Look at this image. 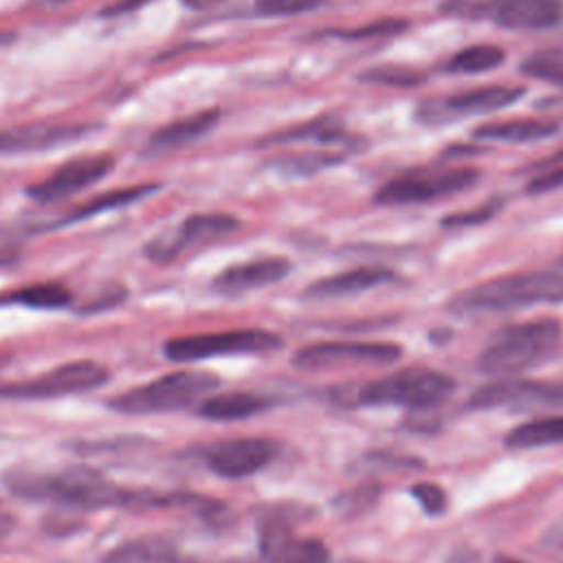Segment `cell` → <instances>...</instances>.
<instances>
[{
  "label": "cell",
  "mask_w": 563,
  "mask_h": 563,
  "mask_svg": "<svg viewBox=\"0 0 563 563\" xmlns=\"http://www.w3.org/2000/svg\"><path fill=\"white\" fill-rule=\"evenodd\" d=\"M4 486L33 501H57L77 508H108V506H169L176 495L136 493L108 482L101 473L88 466L35 468L13 466L2 475Z\"/></svg>",
  "instance_id": "cell-1"
},
{
  "label": "cell",
  "mask_w": 563,
  "mask_h": 563,
  "mask_svg": "<svg viewBox=\"0 0 563 563\" xmlns=\"http://www.w3.org/2000/svg\"><path fill=\"white\" fill-rule=\"evenodd\" d=\"M561 343L556 319H534L512 323L495 332L477 358L482 374L506 378L550 358Z\"/></svg>",
  "instance_id": "cell-2"
},
{
  "label": "cell",
  "mask_w": 563,
  "mask_h": 563,
  "mask_svg": "<svg viewBox=\"0 0 563 563\" xmlns=\"http://www.w3.org/2000/svg\"><path fill=\"white\" fill-rule=\"evenodd\" d=\"M537 303H563V273L532 271L495 277L460 292L451 308L457 312H506Z\"/></svg>",
  "instance_id": "cell-3"
},
{
  "label": "cell",
  "mask_w": 563,
  "mask_h": 563,
  "mask_svg": "<svg viewBox=\"0 0 563 563\" xmlns=\"http://www.w3.org/2000/svg\"><path fill=\"white\" fill-rule=\"evenodd\" d=\"M453 389L455 380L451 376L427 367H409L361 385L352 400L363 407L394 405L424 411L444 402Z\"/></svg>",
  "instance_id": "cell-4"
},
{
  "label": "cell",
  "mask_w": 563,
  "mask_h": 563,
  "mask_svg": "<svg viewBox=\"0 0 563 563\" xmlns=\"http://www.w3.org/2000/svg\"><path fill=\"white\" fill-rule=\"evenodd\" d=\"M218 387V378L209 372H172L108 400L110 409L121 413H165L180 411Z\"/></svg>",
  "instance_id": "cell-5"
},
{
  "label": "cell",
  "mask_w": 563,
  "mask_h": 563,
  "mask_svg": "<svg viewBox=\"0 0 563 563\" xmlns=\"http://www.w3.org/2000/svg\"><path fill=\"white\" fill-rule=\"evenodd\" d=\"M277 347H282V339L275 332L262 328H242L176 336L163 345V352L172 361H200L229 354H260Z\"/></svg>",
  "instance_id": "cell-6"
},
{
  "label": "cell",
  "mask_w": 563,
  "mask_h": 563,
  "mask_svg": "<svg viewBox=\"0 0 563 563\" xmlns=\"http://www.w3.org/2000/svg\"><path fill=\"white\" fill-rule=\"evenodd\" d=\"M479 178L473 167H442V169H416L387 180L376 191L378 205H418L446 198L468 189Z\"/></svg>",
  "instance_id": "cell-7"
},
{
  "label": "cell",
  "mask_w": 563,
  "mask_h": 563,
  "mask_svg": "<svg viewBox=\"0 0 563 563\" xmlns=\"http://www.w3.org/2000/svg\"><path fill=\"white\" fill-rule=\"evenodd\" d=\"M563 407V385L528 378H499L475 389L468 400V411H539Z\"/></svg>",
  "instance_id": "cell-8"
},
{
  "label": "cell",
  "mask_w": 563,
  "mask_h": 563,
  "mask_svg": "<svg viewBox=\"0 0 563 563\" xmlns=\"http://www.w3.org/2000/svg\"><path fill=\"white\" fill-rule=\"evenodd\" d=\"M110 378V372L97 361H70L59 367H53L46 374H40L31 380L0 385L2 398H57L79 391H90L103 385Z\"/></svg>",
  "instance_id": "cell-9"
},
{
  "label": "cell",
  "mask_w": 563,
  "mask_h": 563,
  "mask_svg": "<svg viewBox=\"0 0 563 563\" xmlns=\"http://www.w3.org/2000/svg\"><path fill=\"white\" fill-rule=\"evenodd\" d=\"M457 15L486 18L504 29H548L561 20L559 0H486V2H466L455 0L449 7Z\"/></svg>",
  "instance_id": "cell-10"
},
{
  "label": "cell",
  "mask_w": 563,
  "mask_h": 563,
  "mask_svg": "<svg viewBox=\"0 0 563 563\" xmlns=\"http://www.w3.org/2000/svg\"><path fill=\"white\" fill-rule=\"evenodd\" d=\"M402 356V347L387 341H321L301 347L292 363L303 369L336 365H389Z\"/></svg>",
  "instance_id": "cell-11"
},
{
  "label": "cell",
  "mask_w": 563,
  "mask_h": 563,
  "mask_svg": "<svg viewBox=\"0 0 563 563\" xmlns=\"http://www.w3.org/2000/svg\"><path fill=\"white\" fill-rule=\"evenodd\" d=\"M240 227V220L229 213H194L187 216L178 227L154 238L145 253L154 262H172L180 253L207 244L211 240H220L233 233Z\"/></svg>",
  "instance_id": "cell-12"
},
{
  "label": "cell",
  "mask_w": 563,
  "mask_h": 563,
  "mask_svg": "<svg viewBox=\"0 0 563 563\" xmlns=\"http://www.w3.org/2000/svg\"><path fill=\"white\" fill-rule=\"evenodd\" d=\"M112 169V158L108 154H90L66 161L53 174L29 187V196L37 202L64 200L88 185L101 180Z\"/></svg>",
  "instance_id": "cell-13"
},
{
  "label": "cell",
  "mask_w": 563,
  "mask_h": 563,
  "mask_svg": "<svg viewBox=\"0 0 563 563\" xmlns=\"http://www.w3.org/2000/svg\"><path fill=\"white\" fill-rule=\"evenodd\" d=\"M523 95V88L519 86H484L473 88L460 95H451L446 99H431L424 106H420L422 121H444L453 117H471V114H486L501 110L510 103H515Z\"/></svg>",
  "instance_id": "cell-14"
},
{
  "label": "cell",
  "mask_w": 563,
  "mask_h": 563,
  "mask_svg": "<svg viewBox=\"0 0 563 563\" xmlns=\"http://www.w3.org/2000/svg\"><path fill=\"white\" fill-rule=\"evenodd\" d=\"M260 552L268 563H328L330 561V550L321 539L301 537L282 519H268L260 528Z\"/></svg>",
  "instance_id": "cell-15"
},
{
  "label": "cell",
  "mask_w": 563,
  "mask_h": 563,
  "mask_svg": "<svg viewBox=\"0 0 563 563\" xmlns=\"http://www.w3.org/2000/svg\"><path fill=\"white\" fill-rule=\"evenodd\" d=\"M275 457V444L266 438H240L213 444L205 462L207 466L227 479L249 477L262 471Z\"/></svg>",
  "instance_id": "cell-16"
},
{
  "label": "cell",
  "mask_w": 563,
  "mask_h": 563,
  "mask_svg": "<svg viewBox=\"0 0 563 563\" xmlns=\"http://www.w3.org/2000/svg\"><path fill=\"white\" fill-rule=\"evenodd\" d=\"M92 130L95 125L90 123H33L0 130V154L48 150L62 143H73Z\"/></svg>",
  "instance_id": "cell-17"
},
{
  "label": "cell",
  "mask_w": 563,
  "mask_h": 563,
  "mask_svg": "<svg viewBox=\"0 0 563 563\" xmlns=\"http://www.w3.org/2000/svg\"><path fill=\"white\" fill-rule=\"evenodd\" d=\"M288 271H290V262L286 257H277V255L257 257V260H249V262L224 268L213 279V286L227 295L249 292V290L282 282L288 275Z\"/></svg>",
  "instance_id": "cell-18"
},
{
  "label": "cell",
  "mask_w": 563,
  "mask_h": 563,
  "mask_svg": "<svg viewBox=\"0 0 563 563\" xmlns=\"http://www.w3.org/2000/svg\"><path fill=\"white\" fill-rule=\"evenodd\" d=\"M218 119H220V114L216 110H202L187 119L172 121V123L158 128L150 136V141L145 143V154L163 156V154L176 152L180 147H187L194 141H198L200 136H205L218 123Z\"/></svg>",
  "instance_id": "cell-19"
},
{
  "label": "cell",
  "mask_w": 563,
  "mask_h": 563,
  "mask_svg": "<svg viewBox=\"0 0 563 563\" xmlns=\"http://www.w3.org/2000/svg\"><path fill=\"white\" fill-rule=\"evenodd\" d=\"M391 277H394V273L387 268H380V266H356V268L341 271L330 277L317 279L314 284H310L306 288V295L319 297V299L350 297V295H358L369 288H376L380 284H387V282H391Z\"/></svg>",
  "instance_id": "cell-20"
},
{
  "label": "cell",
  "mask_w": 563,
  "mask_h": 563,
  "mask_svg": "<svg viewBox=\"0 0 563 563\" xmlns=\"http://www.w3.org/2000/svg\"><path fill=\"white\" fill-rule=\"evenodd\" d=\"M271 407V400L266 396L253 394V391H224L213 394L205 398L198 407V413L207 420L229 422V420H242L249 416H255Z\"/></svg>",
  "instance_id": "cell-21"
},
{
  "label": "cell",
  "mask_w": 563,
  "mask_h": 563,
  "mask_svg": "<svg viewBox=\"0 0 563 563\" xmlns=\"http://www.w3.org/2000/svg\"><path fill=\"white\" fill-rule=\"evenodd\" d=\"M559 132V123L545 119H508L484 123L473 130L479 141H504V143H528L550 139Z\"/></svg>",
  "instance_id": "cell-22"
},
{
  "label": "cell",
  "mask_w": 563,
  "mask_h": 563,
  "mask_svg": "<svg viewBox=\"0 0 563 563\" xmlns=\"http://www.w3.org/2000/svg\"><path fill=\"white\" fill-rule=\"evenodd\" d=\"M308 141L319 145H341V143H347L350 136L334 117H319L301 125L268 134L260 141V145H290V143H308Z\"/></svg>",
  "instance_id": "cell-23"
},
{
  "label": "cell",
  "mask_w": 563,
  "mask_h": 563,
  "mask_svg": "<svg viewBox=\"0 0 563 563\" xmlns=\"http://www.w3.org/2000/svg\"><path fill=\"white\" fill-rule=\"evenodd\" d=\"M156 189H158V183H141V185H130V187H121V189L106 191V194H101V196H97V198H90L88 202H84V205L77 207L75 211H70L64 220L57 222V227L68 224V222H79V220L92 218V216L103 213V211H110V209H121V207L134 205V202H139L141 198L154 194Z\"/></svg>",
  "instance_id": "cell-24"
},
{
  "label": "cell",
  "mask_w": 563,
  "mask_h": 563,
  "mask_svg": "<svg viewBox=\"0 0 563 563\" xmlns=\"http://www.w3.org/2000/svg\"><path fill=\"white\" fill-rule=\"evenodd\" d=\"M504 444L512 451L563 444V416H548L517 424L506 433Z\"/></svg>",
  "instance_id": "cell-25"
},
{
  "label": "cell",
  "mask_w": 563,
  "mask_h": 563,
  "mask_svg": "<svg viewBox=\"0 0 563 563\" xmlns=\"http://www.w3.org/2000/svg\"><path fill=\"white\" fill-rule=\"evenodd\" d=\"M73 301V295L62 284H33L18 288L4 297H0V303H20L26 308H40V310H59L66 308Z\"/></svg>",
  "instance_id": "cell-26"
},
{
  "label": "cell",
  "mask_w": 563,
  "mask_h": 563,
  "mask_svg": "<svg viewBox=\"0 0 563 563\" xmlns=\"http://www.w3.org/2000/svg\"><path fill=\"white\" fill-rule=\"evenodd\" d=\"M504 62V51L495 44H473L466 46L462 51H457L449 62H446V70L451 73H486L493 70L497 66H501Z\"/></svg>",
  "instance_id": "cell-27"
},
{
  "label": "cell",
  "mask_w": 563,
  "mask_h": 563,
  "mask_svg": "<svg viewBox=\"0 0 563 563\" xmlns=\"http://www.w3.org/2000/svg\"><path fill=\"white\" fill-rule=\"evenodd\" d=\"M114 563H174V550L169 543L158 539H143L134 543H125L110 556Z\"/></svg>",
  "instance_id": "cell-28"
},
{
  "label": "cell",
  "mask_w": 563,
  "mask_h": 563,
  "mask_svg": "<svg viewBox=\"0 0 563 563\" xmlns=\"http://www.w3.org/2000/svg\"><path fill=\"white\" fill-rule=\"evenodd\" d=\"M521 70L541 81L563 86V46L545 48L528 55L521 64Z\"/></svg>",
  "instance_id": "cell-29"
},
{
  "label": "cell",
  "mask_w": 563,
  "mask_h": 563,
  "mask_svg": "<svg viewBox=\"0 0 563 563\" xmlns=\"http://www.w3.org/2000/svg\"><path fill=\"white\" fill-rule=\"evenodd\" d=\"M528 174L526 191L530 194H548L563 187V150L532 165Z\"/></svg>",
  "instance_id": "cell-30"
},
{
  "label": "cell",
  "mask_w": 563,
  "mask_h": 563,
  "mask_svg": "<svg viewBox=\"0 0 563 563\" xmlns=\"http://www.w3.org/2000/svg\"><path fill=\"white\" fill-rule=\"evenodd\" d=\"M358 79L369 84H380V86H418L422 81V75L409 66L380 64L358 73Z\"/></svg>",
  "instance_id": "cell-31"
},
{
  "label": "cell",
  "mask_w": 563,
  "mask_h": 563,
  "mask_svg": "<svg viewBox=\"0 0 563 563\" xmlns=\"http://www.w3.org/2000/svg\"><path fill=\"white\" fill-rule=\"evenodd\" d=\"M378 495H380V486L376 482H367V484H361V486L339 495L334 499V508L339 512L352 517V515H358V512L372 508L374 501L378 499Z\"/></svg>",
  "instance_id": "cell-32"
},
{
  "label": "cell",
  "mask_w": 563,
  "mask_h": 563,
  "mask_svg": "<svg viewBox=\"0 0 563 563\" xmlns=\"http://www.w3.org/2000/svg\"><path fill=\"white\" fill-rule=\"evenodd\" d=\"M409 495L416 499L420 510L424 515H429V517L442 515L446 510V506H449V497H446L444 488L433 484V482H416L409 488Z\"/></svg>",
  "instance_id": "cell-33"
},
{
  "label": "cell",
  "mask_w": 563,
  "mask_h": 563,
  "mask_svg": "<svg viewBox=\"0 0 563 563\" xmlns=\"http://www.w3.org/2000/svg\"><path fill=\"white\" fill-rule=\"evenodd\" d=\"M325 0H257L255 11L260 15L268 18H282V15H299L314 11L323 4Z\"/></svg>",
  "instance_id": "cell-34"
},
{
  "label": "cell",
  "mask_w": 563,
  "mask_h": 563,
  "mask_svg": "<svg viewBox=\"0 0 563 563\" xmlns=\"http://www.w3.org/2000/svg\"><path fill=\"white\" fill-rule=\"evenodd\" d=\"M402 29H407L405 20H378V22H369L363 26H354V29H345V31H332V35L343 37V40H367V37H383V35H394L400 33Z\"/></svg>",
  "instance_id": "cell-35"
},
{
  "label": "cell",
  "mask_w": 563,
  "mask_h": 563,
  "mask_svg": "<svg viewBox=\"0 0 563 563\" xmlns=\"http://www.w3.org/2000/svg\"><path fill=\"white\" fill-rule=\"evenodd\" d=\"M499 207H501L499 200H488V205H482L477 209L446 216L444 218V227H473V224H482V222L490 220L499 211Z\"/></svg>",
  "instance_id": "cell-36"
},
{
  "label": "cell",
  "mask_w": 563,
  "mask_h": 563,
  "mask_svg": "<svg viewBox=\"0 0 563 563\" xmlns=\"http://www.w3.org/2000/svg\"><path fill=\"white\" fill-rule=\"evenodd\" d=\"M145 2H150V0H119V2L110 4V7H106L103 15H119V13H128V11L139 9V7H141V4H145Z\"/></svg>",
  "instance_id": "cell-37"
},
{
  "label": "cell",
  "mask_w": 563,
  "mask_h": 563,
  "mask_svg": "<svg viewBox=\"0 0 563 563\" xmlns=\"http://www.w3.org/2000/svg\"><path fill=\"white\" fill-rule=\"evenodd\" d=\"M444 563H479V556L471 548H455Z\"/></svg>",
  "instance_id": "cell-38"
},
{
  "label": "cell",
  "mask_w": 563,
  "mask_h": 563,
  "mask_svg": "<svg viewBox=\"0 0 563 563\" xmlns=\"http://www.w3.org/2000/svg\"><path fill=\"white\" fill-rule=\"evenodd\" d=\"M218 2H224V0H185V4L191 7V9H207V7L218 4Z\"/></svg>",
  "instance_id": "cell-39"
},
{
  "label": "cell",
  "mask_w": 563,
  "mask_h": 563,
  "mask_svg": "<svg viewBox=\"0 0 563 563\" xmlns=\"http://www.w3.org/2000/svg\"><path fill=\"white\" fill-rule=\"evenodd\" d=\"M11 526H13V519L9 515H0V539L11 530Z\"/></svg>",
  "instance_id": "cell-40"
},
{
  "label": "cell",
  "mask_w": 563,
  "mask_h": 563,
  "mask_svg": "<svg viewBox=\"0 0 563 563\" xmlns=\"http://www.w3.org/2000/svg\"><path fill=\"white\" fill-rule=\"evenodd\" d=\"M495 563H523V561H519V559H510V556H499Z\"/></svg>",
  "instance_id": "cell-41"
},
{
  "label": "cell",
  "mask_w": 563,
  "mask_h": 563,
  "mask_svg": "<svg viewBox=\"0 0 563 563\" xmlns=\"http://www.w3.org/2000/svg\"><path fill=\"white\" fill-rule=\"evenodd\" d=\"M11 40H13L11 33H0V44H7V42H11Z\"/></svg>",
  "instance_id": "cell-42"
},
{
  "label": "cell",
  "mask_w": 563,
  "mask_h": 563,
  "mask_svg": "<svg viewBox=\"0 0 563 563\" xmlns=\"http://www.w3.org/2000/svg\"><path fill=\"white\" fill-rule=\"evenodd\" d=\"M37 2H44V4H64V2H70V0H37Z\"/></svg>",
  "instance_id": "cell-43"
},
{
  "label": "cell",
  "mask_w": 563,
  "mask_h": 563,
  "mask_svg": "<svg viewBox=\"0 0 563 563\" xmlns=\"http://www.w3.org/2000/svg\"><path fill=\"white\" fill-rule=\"evenodd\" d=\"M9 260H11V257H7V255H0V266H2V264H7Z\"/></svg>",
  "instance_id": "cell-44"
},
{
  "label": "cell",
  "mask_w": 563,
  "mask_h": 563,
  "mask_svg": "<svg viewBox=\"0 0 563 563\" xmlns=\"http://www.w3.org/2000/svg\"><path fill=\"white\" fill-rule=\"evenodd\" d=\"M174 563H205V561H180V559H176Z\"/></svg>",
  "instance_id": "cell-45"
}]
</instances>
